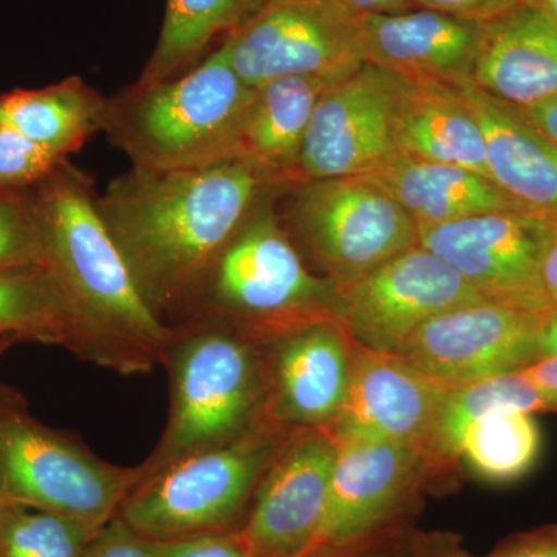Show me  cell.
Here are the masks:
<instances>
[{"label": "cell", "mask_w": 557, "mask_h": 557, "mask_svg": "<svg viewBox=\"0 0 557 557\" xmlns=\"http://www.w3.org/2000/svg\"><path fill=\"white\" fill-rule=\"evenodd\" d=\"M288 236L336 285L364 276L418 245V225L364 175L292 186Z\"/></svg>", "instance_id": "obj_8"}, {"label": "cell", "mask_w": 557, "mask_h": 557, "mask_svg": "<svg viewBox=\"0 0 557 557\" xmlns=\"http://www.w3.org/2000/svg\"><path fill=\"white\" fill-rule=\"evenodd\" d=\"M518 110L539 132L557 145V95L536 108Z\"/></svg>", "instance_id": "obj_40"}, {"label": "cell", "mask_w": 557, "mask_h": 557, "mask_svg": "<svg viewBox=\"0 0 557 557\" xmlns=\"http://www.w3.org/2000/svg\"><path fill=\"white\" fill-rule=\"evenodd\" d=\"M106 104L108 100L94 87L78 76H70L42 89L0 95V123L69 159L102 129Z\"/></svg>", "instance_id": "obj_26"}, {"label": "cell", "mask_w": 557, "mask_h": 557, "mask_svg": "<svg viewBox=\"0 0 557 557\" xmlns=\"http://www.w3.org/2000/svg\"><path fill=\"white\" fill-rule=\"evenodd\" d=\"M336 449L329 429L288 432L260 479L242 528L255 557H296L313 547L327 508Z\"/></svg>", "instance_id": "obj_15"}, {"label": "cell", "mask_w": 557, "mask_h": 557, "mask_svg": "<svg viewBox=\"0 0 557 557\" xmlns=\"http://www.w3.org/2000/svg\"><path fill=\"white\" fill-rule=\"evenodd\" d=\"M541 450L542 432L534 413L496 412L465 431L460 461L483 482L509 485L525 478Z\"/></svg>", "instance_id": "obj_28"}, {"label": "cell", "mask_w": 557, "mask_h": 557, "mask_svg": "<svg viewBox=\"0 0 557 557\" xmlns=\"http://www.w3.org/2000/svg\"><path fill=\"white\" fill-rule=\"evenodd\" d=\"M102 527L24 505H0V557H83Z\"/></svg>", "instance_id": "obj_29"}, {"label": "cell", "mask_w": 557, "mask_h": 557, "mask_svg": "<svg viewBox=\"0 0 557 557\" xmlns=\"http://www.w3.org/2000/svg\"><path fill=\"white\" fill-rule=\"evenodd\" d=\"M364 177L386 189L418 226L522 209L485 175L399 152Z\"/></svg>", "instance_id": "obj_24"}, {"label": "cell", "mask_w": 557, "mask_h": 557, "mask_svg": "<svg viewBox=\"0 0 557 557\" xmlns=\"http://www.w3.org/2000/svg\"><path fill=\"white\" fill-rule=\"evenodd\" d=\"M327 508L313 547L344 548L412 525L434 479L417 449L384 440H335Z\"/></svg>", "instance_id": "obj_10"}, {"label": "cell", "mask_w": 557, "mask_h": 557, "mask_svg": "<svg viewBox=\"0 0 557 557\" xmlns=\"http://www.w3.org/2000/svg\"><path fill=\"white\" fill-rule=\"evenodd\" d=\"M421 9L440 11L475 24L500 16L505 11L515 9L520 0H416Z\"/></svg>", "instance_id": "obj_36"}, {"label": "cell", "mask_w": 557, "mask_h": 557, "mask_svg": "<svg viewBox=\"0 0 557 557\" xmlns=\"http://www.w3.org/2000/svg\"><path fill=\"white\" fill-rule=\"evenodd\" d=\"M449 391L395 351L370 350L355 341L346 399L329 431L335 440H384L409 446L428 463L429 445Z\"/></svg>", "instance_id": "obj_17"}, {"label": "cell", "mask_w": 557, "mask_h": 557, "mask_svg": "<svg viewBox=\"0 0 557 557\" xmlns=\"http://www.w3.org/2000/svg\"><path fill=\"white\" fill-rule=\"evenodd\" d=\"M139 480V465L102 460L83 443L40 423L20 394L0 386V504L104 527Z\"/></svg>", "instance_id": "obj_7"}, {"label": "cell", "mask_w": 557, "mask_h": 557, "mask_svg": "<svg viewBox=\"0 0 557 557\" xmlns=\"http://www.w3.org/2000/svg\"><path fill=\"white\" fill-rule=\"evenodd\" d=\"M520 3L539 11V13L544 14L545 17L557 24V0H520Z\"/></svg>", "instance_id": "obj_43"}, {"label": "cell", "mask_w": 557, "mask_h": 557, "mask_svg": "<svg viewBox=\"0 0 557 557\" xmlns=\"http://www.w3.org/2000/svg\"><path fill=\"white\" fill-rule=\"evenodd\" d=\"M547 321V314L480 300L428 319L395 354L443 386H465L539 361Z\"/></svg>", "instance_id": "obj_12"}, {"label": "cell", "mask_w": 557, "mask_h": 557, "mask_svg": "<svg viewBox=\"0 0 557 557\" xmlns=\"http://www.w3.org/2000/svg\"><path fill=\"white\" fill-rule=\"evenodd\" d=\"M358 17L394 14L418 9L416 0H330Z\"/></svg>", "instance_id": "obj_39"}, {"label": "cell", "mask_w": 557, "mask_h": 557, "mask_svg": "<svg viewBox=\"0 0 557 557\" xmlns=\"http://www.w3.org/2000/svg\"><path fill=\"white\" fill-rule=\"evenodd\" d=\"M338 81L284 76L258 87L242 127L237 159L258 168L281 188L298 185L300 153L314 108Z\"/></svg>", "instance_id": "obj_23"}, {"label": "cell", "mask_w": 557, "mask_h": 557, "mask_svg": "<svg viewBox=\"0 0 557 557\" xmlns=\"http://www.w3.org/2000/svg\"><path fill=\"white\" fill-rule=\"evenodd\" d=\"M361 24L330 0H267L222 47L255 89L284 76L344 79L364 64Z\"/></svg>", "instance_id": "obj_9"}, {"label": "cell", "mask_w": 557, "mask_h": 557, "mask_svg": "<svg viewBox=\"0 0 557 557\" xmlns=\"http://www.w3.org/2000/svg\"><path fill=\"white\" fill-rule=\"evenodd\" d=\"M0 505H2V504H0Z\"/></svg>", "instance_id": "obj_46"}, {"label": "cell", "mask_w": 557, "mask_h": 557, "mask_svg": "<svg viewBox=\"0 0 557 557\" xmlns=\"http://www.w3.org/2000/svg\"><path fill=\"white\" fill-rule=\"evenodd\" d=\"M336 293L335 281L307 267L269 197L212 263L186 319H219L259 339L336 319Z\"/></svg>", "instance_id": "obj_5"}, {"label": "cell", "mask_w": 557, "mask_h": 557, "mask_svg": "<svg viewBox=\"0 0 557 557\" xmlns=\"http://www.w3.org/2000/svg\"><path fill=\"white\" fill-rule=\"evenodd\" d=\"M44 267L35 220L22 190L0 189V270Z\"/></svg>", "instance_id": "obj_30"}, {"label": "cell", "mask_w": 557, "mask_h": 557, "mask_svg": "<svg viewBox=\"0 0 557 557\" xmlns=\"http://www.w3.org/2000/svg\"><path fill=\"white\" fill-rule=\"evenodd\" d=\"M461 94L485 138L490 178L525 211L557 214V145L519 112L475 87Z\"/></svg>", "instance_id": "obj_21"}, {"label": "cell", "mask_w": 557, "mask_h": 557, "mask_svg": "<svg viewBox=\"0 0 557 557\" xmlns=\"http://www.w3.org/2000/svg\"><path fill=\"white\" fill-rule=\"evenodd\" d=\"M539 281L549 314L557 313V214H547V231L539 262Z\"/></svg>", "instance_id": "obj_37"}, {"label": "cell", "mask_w": 557, "mask_h": 557, "mask_svg": "<svg viewBox=\"0 0 557 557\" xmlns=\"http://www.w3.org/2000/svg\"><path fill=\"white\" fill-rule=\"evenodd\" d=\"M296 557H321V548L311 547L309 552L302 553V555Z\"/></svg>", "instance_id": "obj_45"}, {"label": "cell", "mask_w": 557, "mask_h": 557, "mask_svg": "<svg viewBox=\"0 0 557 557\" xmlns=\"http://www.w3.org/2000/svg\"><path fill=\"white\" fill-rule=\"evenodd\" d=\"M0 336L62 347L121 375L149 373L157 364L94 324L42 265L0 270Z\"/></svg>", "instance_id": "obj_18"}, {"label": "cell", "mask_w": 557, "mask_h": 557, "mask_svg": "<svg viewBox=\"0 0 557 557\" xmlns=\"http://www.w3.org/2000/svg\"><path fill=\"white\" fill-rule=\"evenodd\" d=\"M399 78L364 62L319 98L299 160V183L368 175L398 153ZM298 183V185H299Z\"/></svg>", "instance_id": "obj_14"}, {"label": "cell", "mask_w": 557, "mask_h": 557, "mask_svg": "<svg viewBox=\"0 0 557 557\" xmlns=\"http://www.w3.org/2000/svg\"><path fill=\"white\" fill-rule=\"evenodd\" d=\"M480 24L421 9L362 17V58L401 78L460 87L471 81Z\"/></svg>", "instance_id": "obj_19"}, {"label": "cell", "mask_w": 557, "mask_h": 557, "mask_svg": "<svg viewBox=\"0 0 557 557\" xmlns=\"http://www.w3.org/2000/svg\"><path fill=\"white\" fill-rule=\"evenodd\" d=\"M480 300L458 271L418 244L338 285L335 317L361 346L398 351L428 319Z\"/></svg>", "instance_id": "obj_11"}, {"label": "cell", "mask_w": 557, "mask_h": 557, "mask_svg": "<svg viewBox=\"0 0 557 557\" xmlns=\"http://www.w3.org/2000/svg\"><path fill=\"white\" fill-rule=\"evenodd\" d=\"M16 343H21V341L14 338V336H0V357Z\"/></svg>", "instance_id": "obj_44"}, {"label": "cell", "mask_w": 557, "mask_h": 557, "mask_svg": "<svg viewBox=\"0 0 557 557\" xmlns=\"http://www.w3.org/2000/svg\"><path fill=\"white\" fill-rule=\"evenodd\" d=\"M288 432L265 418L240 437L145 475L116 518L152 541L240 530L260 479Z\"/></svg>", "instance_id": "obj_6"}, {"label": "cell", "mask_w": 557, "mask_h": 557, "mask_svg": "<svg viewBox=\"0 0 557 557\" xmlns=\"http://www.w3.org/2000/svg\"><path fill=\"white\" fill-rule=\"evenodd\" d=\"M398 78V152L417 160L467 168L490 178L485 138L460 87Z\"/></svg>", "instance_id": "obj_22"}, {"label": "cell", "mask_w": 557, "mask_h": 557, "mask_svg": "<svg viewBox=\"0 0 557 557\" xmlns=\"http://www.w3.org/2000/svg\"><path fill=\"white\" fill-rule=\"evenodd\" d=\"M157 541L138 534L120 518L101 528L83 557H156Z\"/></svg>", "instance_id": "obj_33"}, {"label": "cell", "mask_w": 557, "mask_h": 557, "mask_svg": "<svg viewBox=\"0 0 557 557\" xmlns=\"http://www.w3.org/2000/svg\"><path fill=\"white\" fill-rule=\"evenodd\" d=\"M161 364L170 375V413L141 478L240 437L267 413V379L258 341L214 318L172 325Z\"/></svg>", "instance_id": "obj_4"}, {"label": "cell", "mask_w": 557, "mask_h": 557, "mask_svg": "<svg viewBox=\"0 0 557 557\" xmlns=\"http://www.w3.org/2000/svg\"><path fill=\"white\" fill-rule=\"evenodd\" d=\"M539 354H541V359L557 354V313L548 317L541 341H539Z\"/></svg>", "instance_id": "obj_42"}, {"label": "cell", "mask_w": 557, "mask_h": 557, "mask_svg": "<svg viewBox=\"0 0 557 557\" xmlns=\"http://www.w3.org/2000/svg\"><path fill=\"white\" fill-rule=\"evenodd\" d=\"M406 557H475L461 545L460 534L449 531L432 533H413Z\"/></svg>", "instance_id": "obj_38"}, {"label": "cell", "mask_w": 557, "mask_h": 557, "mask_svg": "<svg viewBox=\"0 0 557 557\" xmlns=\"http://www.w3.org/2000/svg\"><path fill=\"white\" fill-rule=\"evenodd\" d=\"M258 341L267 379V413L287 431L330 429L354 364L355 339L335 318L318 319Z\"/></svg>", "instance_id": "obj_16"}, {"label": "cell", "mask_w": 557, "mask_h": 557, "mask_svg": "<svg viewBox=\"0 0 557 557\" xmlns=\"http://www.w3.org/2000/svg\"><path fill=\"white\" fill-rule=\"evenodd\" d=\"M267 0H168L159 42L137 83L175 78L220 33L226 36L258 13Z\"/></svg>", "instance_id": "obj_27"}, {"label": "cell", "mask_w": 557, "mask_h": 557, "mask_svg": "<svg viewBox=\"0 0 557 557\" xmlns=\"http://www.w3.org/2000/svg\"><path fill=\"white\" fill-rule=\"evenodd\" d=\"M42 249L44 267L94 324L161 364L172 327L137 285L97 207L89 177L62 160L22 190Z\"/></svg>", "instance_id": "obj_2"}, {"label": "cell", "mask_w": 557, "mask_h": 557, "mask_svg": "<svg viewBox=\"0 0 557 557\" xmlns=\"http://www.w3.org/2000/svg\"><path fill=\"white\" fill-rule=\"evenodd\" d=\"M156 557H255L244 530L157 541Z\"/></svg>", "instance_id": "obj_32"}, {"label": "cell", "mask_w": 557, "mask_h": 557, "mask_svg": "<svg viewBox=\"0 0 557 557\" xmlns=\"http://www.w3.org/2000/svg\"><path fill=\"white\" fill-rule=\"evenodd\" d=\"M413 533L416 530L412 525L399 527L348 547L319 548L321 557H406Z\"/></svg>", "instance_id": "obj_35"}, {"label": "cell", "mask_w": 557, "mask_h": 557, "mask_svg": "<svg viewBox=\"0 0 557 557\" xmlns=\"http://www.w3.org/2000/svg\"><path fill=\"white\" fill-rule=\"evenodd\" d=\"M547 214L507 209L418 226V244L448 262L480 298L547 314L539 262Z\"/></svg>", "instance_id": "obj_13"}, {"label": "cell", "mask_w": 557, "mask_h": 557, "mask_svg": "<svg viewBox=\"0 0 557 557\" xmlns=\"http://www.w3.org/2000/svg\"><path fill=\"white\" fill-rule=\"evenodd\" d=\"M496 412L557 413V391L534 383L522 370L450 388L428 449L437 494L448 493L458 482L465 431Z\"/></svg>", "instance_id": "obj_25"}, {"label": "cell", "mask_w": 557, "mask_h": 557, "mask_svg": "<svg viewBox=\"0 0 557 557\" xmlns=\"http://www.w3.org/2000/svg\"><path fill=\"white\" fill-rule=\"evenodd\" d=\"M485 557H557V523L509 534Z\"/></svg>", "instance_id": "obj_34"}, {"label": "cell", "mask_w": 557, "mask_h": 557, "mask_svg": "<svg viewBox=\"0 0 557 557\" xmlns=\"http://www.w3.org/2000/svg\"><path fill=\"white\" fill-rule=\"evenodd\" d=\"M471 83L520 110L555 98L557 24L523 3L480 24Z\"/></svg>", "instance_id": "obj_20"}, {"label": "cell", "mask_w": 557, "mask_h": 557, "mask_svg": "<svg viewBox=\"0 0 557 557\" xmlns=\"http://www.w3.org/2000/svg\"><path fill=\"white\" fill-rule=\"evenodd\" d=\"M277 189L242 159L197 170L132 168L109 183L97 207L139 295L172 327L188 318L222 249Z\"/></svg>", "instance_id": "obj_1"}, {"label": "cell", "mask_w": 557, "mask_h": 557, "mask_svg": "<svg viewBox=\"0 0 557 557\" xmlns=\"http://www.w3.org/2000/svg\"><path fill=\"white\" fill-rule=\"evenodd\" d=\"M62 160L67 159L0 123V189H27Z\"/></svg>", "instance_id": "obj_31"}, {"label": "cell", "mask_w": 557, "mask_h": 557, "mask_svg": "<svg viewBox=\"0 0 557 557\" xmlns=\"http://www.w3.org/2000/svg\"><path fill=\"white\" fill-rule=\"evenodd\" d=\"M522 372L534 383L557 391V354L539 359V361L522 369Z\"/></svg>", "instance_id": "obj_41"}, {"label": "cell", "mask_w": 557, "mask_h": 557, "mask_svg": "<svg viewBox=\"0 0 557 557\" xmlns=\"http://www.w3.org/2000/svg\"><path fill=\"white\" fill-rule=\"evenodd\" d=\"M256 89L223 47L199 67L163 83H135L106 104L102 129L141 171H183L237 159Z\"/></svg>", "instance_id": "obj_3"}]
</instances>
